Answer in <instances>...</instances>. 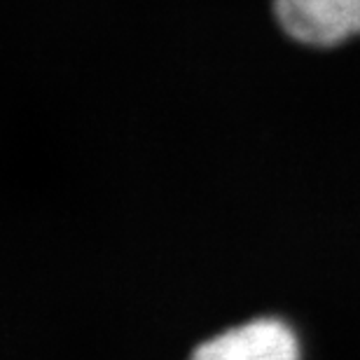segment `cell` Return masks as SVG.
<instances>
[{
  "mask_svg": "<svg viewBox=\"0 0 360 360\" xmlns=\"http://www.w3.org/2000/svg\"><path fill=\"white\" fill-rule=\"evenodd\" d=\"M190 360H302V347L285 321L260 316L213 335Z\"/></svg>",
  "mask_w": 360,
  "mask_h": 360,
  "instance_id": "6da1fadb",
  "label": "cell"
},
{
  "mask_svg": "<svg viewBox=\"0 0 360 360\" xmlns=\"http://www.w3.org/2000/svg\"><path fill=\"white\" fill-rule=\"evenodd\" d=\"M281 26L295 40L330 47L360 33V0H274Z\"/></svg>",
  "mask_w": 360,
  "mask_h": 360,
  "instance_id": "7a4b0ae2",
  "label": "cell"
}]
</instances>
